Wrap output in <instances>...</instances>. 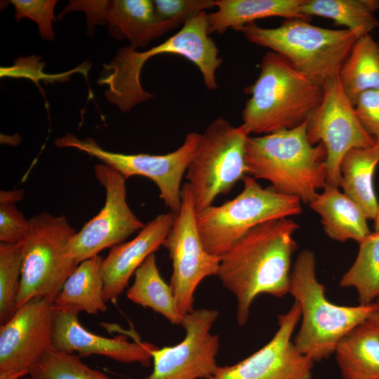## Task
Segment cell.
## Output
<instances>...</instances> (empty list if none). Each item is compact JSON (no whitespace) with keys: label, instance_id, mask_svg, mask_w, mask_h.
Instances as JSON below:
<instances>
[{"label":"cell","instance_id":"6da1fadb","mask_svg":"<svg viewBox=\"0 0 379 379\" xmlns=\"http://www.w3.org/2000/svg\"><path fill=\"white\" fill-rule=\"evenodd\" d=\"M298 225L290 218L261 223L246 232L220 257L217 277L237 299V320L248 321L259 295L282 298L289 293L293 235Z\"/></svg>","mask_w":379,"mask_h":379},{"label":"cell","instance_id":"7a4b0ae2","mask_svg":"<svg viewBox=\"0 0 379 379\" xmlns=\"http://www.w3.org/2000/svg\"><path fill=\"white\" fill-rule=\"evenodd\" d=\"M207 14L202 11L189 20L181 29L163 43L143 52L130 46L120 48L98 80L107 85L105 95L112 104L126 112L154 95L145 91L140 84V72L145 63L153 56L163 53L184 56L193 62L201 73L205 86L216 90V71L222 60L208 31Z\"/></svg>","mask_w":379,"mask_h":379},{"label":"cell","instance_id":"3957f363","mask_svg":"<svg viewBox=\"0 0 379 379\" xmlns=\"http://www.w3.org/2000/svg\"><path fill=\"white\" fill-rule=\"evenodd\" d=\"M246 175L265 180L283 194L310 204L327 183L326 150L312 145L307 121L291 129L248 136L246 144Z\"/></svg>","mask_w":379,"mask_h":379},{"label":"cell","instance_id":"277c9868","mask_svg":"<svg viewBox=\"0 0 379 379\" xmlns=\"http://www.w3.org/2000/svg\"><path fill=\"white\" fill-rule=\"evenodd\" d=\"M246 93L251 97L242 110L241 126L248 135L301 125L321 103L324 95L322 86L272 51L264 55L258 77Z\"/></svg>","mask_w":379,"mask_h":379},{"label":"cell","instance_id":"5b68a950","mask_svg":"<svg viewBox=\"0 0 379 379\" xmlns=\"http://www.w3.org/2000/svg\"><path fill=\"white\" fill-rule=\"evenodd\" d=\"M289 293L301 311L293 343L313 362L334 354L340 340L378 308L375 303L343 306L330 302L317 278L315 255L307 249L299 253L291 269Z\"/></svg>","mask_w":379,"mask_h":379},{"label":"cell","instance_id":"8992f818","mask_svg":"<svg viewBox=\"0 0 379 379\" xmlns=\"http://www.w3.org/2000/svg\"><path fill=\"white\" fill-rule=\"evenodd\" d=\"M237 31L251 43L283 55L299 71L322 86L339 74L359 39L347 29L322 28L302 19L286 20L276 28H265L253 22Z\"/></svg>","mask_w":379,"mask_h":379},{"label":"cell","instance_id":"52a82bcc","mask_svg":"<svg viewBox=\"0 0 379 379\" xmlns=\"http://www.w3.org/2000/svg\"><path fill=\"white\" fill-rule=\"evenodd\" d=\"M242 180L243 190L234 198L197 213L202 243L214 255L221 257L246 232L261 223L302 213L298 198L279 193L271 186L262 187L248 175Z\"/></svg>","mask_w":379,"mask_h":379},{"label":"cell","instance_id":"ba28073f","mask_svg":"<svg viewBox=\"0 0 379 379\" xmlns=\"http://www.w3.org/2000/svg\"><path fill=\"white\" fill-rule=\"evenodd\" d=\"M22 241V272L17 308L35 298L53 302L79 263L69 253L77 231L65 215L43 212L29 219Z\"/></svg>","mask_w":379,"mask_h":379},{"label":"cell","instance_id":"9c48e42d","mask_svg":"<svg viewBox=\"0 0 379 379\" xmlns=\"http://www.w3.org/2000/svg\"><path fill=\"white\" fill-rule=\"evenodd\" d=\"M249 135L240 125L222 117L206 126L186 171L197 213L230 192L246 175V144Z\"/></svg>","mask_w":379,"mask_h":379},{"label":"cell","instance_id":"30bf717a","mask_svg":"<svg viewBox=\"0 0 379 379\" xmlns=\"http://www.w3.org/2000/svg\"><path fill=\"white\" fill-rule=\"evenodd\" d=\"M201 133H188L182 145L165 154H123L102 148L93 138L80 140L73 134L56 138L58 147H72L100 160L119 171L126 180L140 175L152 180L169 211L177 214L181 206V183L194 154Z\"/></svg>","mask_w":379,"mask_h":379},{"label":"cell","instance_id":"8fae6325","mask_svg":"<svg viewBox=\"0 0 379 379\" xmlns=\"http://www.w3.org/2000/svg\"><path fill=\"white\" fill-rule=\"evenodd\" d=\"M162 246L168 251L172 261L169 285L177 312L182 318L194 310V294L199 283L206 277L217 276L220 262V257L207 251L202 243L187 182L182 187L180 208Z\"/></svg>","mask_w":379,"mask_h":379},{"label":"cell","instance_id":"7c38bea8","mask_svg":"<svg viewBox=\"0 0 379 379\" xmlns=\"http://www.w3.org/2000/svg\"><path fill=\"white\" fill-rule=\"evenodd\" d=\"M323 91L321 103L307 121V135L312 145L324 144L326 150V184L339 187L340 164L345 154L352 149L371 147L376 140L361 124L338 75L327 81Z\"/></svg>","mask_w":379,"mask_h":379},{"label":"cell","instance_id":"4fadbf2b","mask_svg":"<svg viewBox=\"0 0 379 379\" xmlns=\"http://www.w3.org/2000/svg\"><path fill=\"white\" fill-rule=\"evenodd\" d=\"M94 172L105 190V202L99 213L71 240L69 253L78 263L98 255L103 249L123 243L145 225L129 207L124 177L105 164L95 165Z\"/></svg>","mask_w":379,"mask_h":379},{"label":"cell","instance_id":"5bb4252c","mask_svg":"<svg viewBox=\"0 0 379 379\" xmlns=\"http://www.w3.org/2000/svg\"><path fill=\"white\" fill-rule=\"evenodd\" d=\"M215 310L199 308L182 317L184 339L152 353L153 370L148 379H211L218 368L219 336L210 330L218 317Z\"/></svg>","mask_w":379,"mask_h":379},{"label":"cell","instance_id":"9a60e30c","mask_svg":"<svg viewBox=\"0 0 379 379\" xmlns=\"http://www.w3.org/2000/svg\"><path fill=\"white\" fill-rule=\"evenodd\" d=\"M300 317L295 301L278 316V329L265 345L235 364L219 366L211 379H312L314 362L292 340Z\"/></svg>","mask_w":379,"mask_h":379},{"label":"cell","instance_id":"2e32d148","mask_svg":"<svg viewBox=\"0 0 379 379\" xmlns=\"http://www.w3.org/2000/svg\"><path fill=\"white\" fill-rule=\"evenodd\" d=\"M74 11L86 13L88 32L93 34L95 25L105 24L112 37L128 39L135 50L185 23L180 20L159 21L149 0L71 1L60 18Z\"/></svg>","mask_w":379,"mask_h":379},{"label":"cell","instance_id":"e0dca14e","mask_svg":"<svg viewBox=\"0 0 379 379\" xmlns=\"http://www.w3.org/2000/svg\"><path fill=\"white\" fill-rule=\"evenodd\" d=\"M54 309L50 300L35 298L17 309L0 326V371H25L53 347Z\"/></svg>","mask_w":379,"mask_h":379},{"label":"cell","instance_id":"ac0fdd59","mask_svg":"<svg viewBox=\"0 0 379 379\" xmlns=\"http://www.w3.org/2000/svg\"><path fill=\"white\" fill-rule=\"evenodd\" d=\"M78 313L54 310L53 347L81 357L102 355L122 363H139L147 366L158 347L147 342H130L124 335L107 338L86 329Z\"/></svg>","mask_w":379,"mask_h":379},{"label":"cell","instance_id":"d6986e66","mask_svg":"<svg viewBox=\"0 0 379 379\" xmlns=\"http://www.w3.org/2000/svg\"><path fill=\"white\" fill-rule=\"evenodd\" d=\"M168 211L149 221L131 240L113 246L103 258V298L114 302L124 291L132 274L152 253L163 245L175 219Z\"/></svg>","mask_w":379,"mask_h":379},{"label":"cell","instance_id":"ffe728a7","mask_svg":"<svg viewBox=\"0 0 379 379\" xmlns=\"http://www.w3.org/2000/svg\"><path fill=\"white\" fill-rule=\"evenodd\" d=\"M309 205L321 216L325 233L333 240L360 243L371 233L364 211L338 187L326 184Z\"/></svg>","mask_w":379,"mask_h":379},{"label":"cell","instance_id":"44dd1931","mask_svg":"<svg viewBox=\"0 0 379 379\" xmlns=\"http://www.w3.org/2000/svg\"><path fill=\"white\" fill-rule=\"evenodd\" d=\"M304 0H215V12L207 14L208 34L235 31L255 20L269 17L308 20L300 7Z\"/></svg>","mask_w":379,"mask_h":379},{"label":"cell","instance_id":"7402d4cb","mask_svg":"<svg viewBox=\"0 0 379 379\" xmlns=\"http://www.w3.org/2000/svg\"><path fill=\"white\" fill-rule=\"evenodd\" d=\"M103 258L96 255L81 262L65 281L53 302L55 310L97 315L107 310L103 298Z\"/></svg>","mask_w":379,"mask_h":379},{"label":"cell","instance_id":"603a6c76","mask_svg":"<svg viewBox=\"0 0 379 379\" xmlns=\"http://www.w3.org/2000/svg\"><path fill=\"white\" fill-rule=\"evenodd\" d=\"M334 354L343 379H379V331L368 319L340 340Z\"/></svg>","mask_w":379,"mask_h":379},{"label":"cell","instance_id":"cb8c5ba5","mask_svg":"<svg viewBox=\"0 0 379 379\" xmlns=\"http://www.w3.org/2000/svg\"><path fill=\"white\" fill-rule=\"evenodd\" d=\"M366 148H354L343 157L340 164V187L353 200L368 219L374 220L379 203L373 187V175L379 164V140Z\"/></svg>","mask_w":379,"mask_h":379},{"label":"cell","instance_id":"d4e9b609","mask_svg":"<svg viewBox=\"0 0 379 379\" xmlns=\"http://www.w3.org/2000/svg\"><path fill=\"white\" fill-rule=\"evenodd\" d=\"M338 76L353 105L364 92L379 89V46L370 34L356 41Z\"/></svg>","mask_w":379,"mask_h":379},{"label":"cell","instance_id":"484cf974","mask_svg":"<svg viewBox=\"0 0 379 379\" xmlns=\"http://www.w3.org/2000/svg\"><path fill=\"white\" fill-rule=\"evenodd\" d=\"M134 275V281L126 291L127 298L135 304L159 313L171 324L180 325L182 318L177 312L170 285L159 273L154 253L144 260Z\"/></svg>","mask_w":379,"mask_h":379},{"label":"cell","instance_id":"4316f807","mask_svg":"<svg viewBox=\"0 0 379 379\" xmlns=\"http://www.w3.org/2000/svg\"><path fill=\"white\" fill-rule=\"evenodd\" d=\"M378 8V0H304L300 12L329 18L360 38L379 25L374 15Z\"/></svg>","mask_w":379,"mask_h":379},{"label":"cell","instance_id":"83f0119b","mask_svg":"<svg viewBox=\"0 0 379 379\" xmlns=\"http://www.w3.org/2000/svg\"><path fill=\"white\" fill-rule=\"evenodd\" d=\"M359 244L357 258L340 286L354 288L359 305H368L379 296V232H371Z\"/></svg>","mask_w":379,"mask_h":379},{"label":"cell","instance_id":"f1b7e54d","mask_svg":"<svg viewBox=\"0 0 379 379\" xmlns=\"http://www.w3.org/2000/svg\"><path fill=\"white\" fill-rule=\"evenodd\" d=\"M32 379H112L82 362L78 354L51 347L29 369Z\"/></svg>","mask_w":379,"mask_h":379},{"label":"cell","instance_id":"f546056e","mask_svg":"<svg viewBox=\"0 0 379 379\" xmlns=\"http://www.w3.org/2000/svg\"><path fill=\"white\" fill-rule=\"evenodd\" d=\"M22 272V241L0 243V324L17 310Z\"/></svg>","mask_w":379,"mask_h":379},{"label":"cell","instance_id":"4dcf8cb0","mask_svg":"<svg viewBox=\"0 0 379 379\" xmlns=\"http://www.w3.org/2000/svg\"><path fill=\"white\" fill-rule=\"evenodd\" d=\"M15 8V19L19 21L24 18L34 20L39 27L42 39L53 41L54 31L52 22L55 20L54 8L56 0H11Z\"/></svg>","mask_w":379,"mask_h":379},{"label":"cell","instance_id":"1f68e13d","mask_svg":"<svg viewBox=\"0 0 379 379\" xmlns=\"http://www.w3.org/2000/svg\"><path fill=\"white\" fill-rule=\"evenodd\" d=\"M154 13L159 21L187 20L215 7V0H155L153 1Z\"/></svg>","mask_w":379,"mask_h":379},{"label":"cell","instance_id":"d6a6232c","mask_svg":"<svg viewBox=\"0 0 379 379\" xmlns=\"http://www.w3.org/2000/svg\"><path fill=\"white\" fill-rule=\"evenodd\" d=\"M29 220L17 208L16 203L0 202V241L21 242L29 230Z\"/></svg>","mask_w":379,"mask_h":379},{"label":"cell","instance_id":"836d02e7","mask_svg":"<svg viewBox=\"0 0 379 379\" xmlns=\"http://www.w3.org/2000/svg\"><path fill=\"white\" fill-rule=\"evenodd\" d=\"M356 114L366 131L379 140V89L364 92L354 105Z\"/></svg>","mask_w":379,"mask_h":379},{"label":"cell","instance_id":"e575fe53","mask_svg":"<svg viewBox=\"0 0 379 379\" xmlns=\"http://www.w3.org/2000/svg\"><path fill=\"white\" fill-rule=\"evenodd\" d=\"M24 193V190L20 189L1 190L0 192V202L16 203L23 198Z\"/></svg>","mask_w":379,"mask_h":379},{"label":"cell","instance_id":"d590c367","mask_svg":"<svg viewBox=\"0 0 379 379\" xmlns=\"http://www.w3.org/2000/svg\"><path fill=\"white\" fill-rule=\"evenodd\" d=\"M29 374L25 371H1L0 379H20Z\"/></svg>","mask_w":379,"mask_h":379},{"label":"cell","instance_id":"8d00e7d4","mask_svg":"<svg viewBox=\"0 0 379 379\" xmlns=\"http://www.w3.org/2000/svg\"><path fill=\"white\" fill-rule=\"evenodd\" d=\"M377 328L379 331V308L374 310L368 318Z\"/></svg>","mask_w":379,"mask_h":379},{"label":"cell","instance_id":"74e56055","mask_svg":"<svg viewBox=\"0 0 379 379\" xmlns=\"http://www.w3.org/2000/svg\"><path fill=\"white\" fill-rule=\"evenodd\" d=\"M374 229L375 231L379 232V211L374 219Z\"/></svg>","mask_w":379,"mask_h":379},{"label":"cell","instance_id":"f35d334b","mask_svg":"<svg viewBox=\"0 0 379 379\" xmlns=\"http://www.w3.org/2000/svg\"><path fill=\"white\" fill-rule=\"evenodd\" d=\"M374 303L375 304L377 307L379 308V296L378 297V298L376 299Z\"/></svg>","mask_w":379,"mask_h":379},{"label":"cell","instance_id":"ab89813d","mask_svg":"<svg viewBox=\"0 0 379 379\" xmlns=\"http://www.w3.org/2000/svg\"><path fill=\"white\" fill-rule=\"evenodd\" d=\"M20 379H32V378H31L30 377H29V378H25V377H24V378H20Z\"/></svg>","mask_w":379,"mask_h":379}]
</instances>
